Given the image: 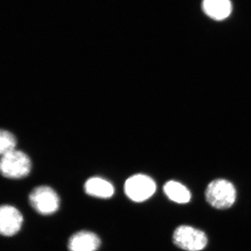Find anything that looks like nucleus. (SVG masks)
I'll return each mask as SVG.
<instances>
[{"instance_id":"nucleus-1","label":"nucleus","mask_w":251,"mask_h":251,"mask_svg":"<svg viewBox=\"0 0 251 251\" xmlns=\"http://www.w3.org/2000/svg\"><path fill=\"white\" fill-rule=\"evenodd\" d=\"M205 196L207 202L216 209H228L235 202L236 190L227 180L216 179L208 185Z\"/></svg>"},{"instance_id":"nucleus-2","label":"nucleus","mask_w":251,"mask_h":251,"mask_svg":"<svg viewBox=\"0 0 251 251\" xmlns=\"http://www.w3.org/2000/svg\"><path fill=\"white\" fill-rule=\"evenodd\" d=\"M31 168L30 159L23 151L16 150L1 156L0 169L5 177L9 179L25 177L30 173Z\"/></svg>"},{"instance_id":"nucleus-3","label":"nucleus","mask_w":251,"mask_h":251,"mask_svg":"<svg viewBox=\"0 0 251 251\" xmlns=\"http://www.w3.org/2000/svg\"><path fill=\"white\" fill-rule=\"evenodd\" d=\"M173 242L176 247L187 251H202L207 244L205 233L191 226H181L175 229Z\"/></svg>"},{"instance_id":"nucleus-4","label":"nucleus","mask_w":251,"mask_h":251,"mask_svg":"<svg viewBox=\"0 0 251 251\" xmlns=\"http://www.w3.org/2000/svg\"><path fill=\"white\" fill-rule=\"evenodd\" d=\"M156 183L148 175L138 174L130 176L125 185L126 194L131 201L144 202L151 197L156 191Z\"/></svg>"},{"instance_id":"nucleus-5","label":"nucleus","mask_w":251,"mask_h":251,"mask_svg":"<svg viewBox=\"0 0 251 251\" xmlns=\"http://www.w3.org/2000/svg\"><path fill=\"white\" fill-rule=\"evenodd\" d=\"M31 206L42 215H50L58 210L59 198L57 193L49 186L34 188L29 195Z\"/></svg>"},{"instance_id":"nucleus-6","label":"nucleus","mask_w":251,"mask_h":251,"mask_svg":"<svg viewBox=\"0 0 251 251\" xmlns=\"http://www.w3.org/2000/svg\"><path fill=\"white\" fill-rule=\"evenodd\" d=\"M23 223L21 213L14 206L3 205L0 209V232L2 235L11 237L19 232Z\"/></svg>"},{"instance_id":"nucleus-7","label":"nucleus","mask_w":251,"mask_h":251,"mask_svg":"<svg viewBox=\"0 0 251 251\" xmlns=\"http://www.w3.org/2000/svg\"><path fill=\"white\" fill-rule=\"evenodd\" d=\"M100 244V239L97 234L81 231L70 238L68 247L70 251H97Z\"/></svg>"},{"instance_id":"nucleus-8","label":"nucleus","mask_w":251,"mask_h":251,"mask_svg":"<svg viewBox=\"0 0 251 251\" xmlns=\"http://www.w3.org/2000/svg\"><path fill=\"white\" fill-rule=\"evenodd\" d=\"M85 191L89 196L93 197L108 199L115 193V188L111 183L100 177H92L87 180L85 184Z\"/></svg>"},{"instance_id":"nucleus-9","label":"nucleus","mask_w":251,"mask_h":251,"mask_svg":"<svg viewBox=\"0 0 251 251\" xmlns=\"http://www.w3.org/2000/svg\"><path fill=\"white\" fill-rule=\"evenodd\" d=\"M202 9L209 17L223 21L232 12V4L229 0H203Z\"/></svg>"},{"instance_id":"nucleus-10","label":"nucleus","mask_w":251,"mask_h":251,"mask_svg":"<svg viewBox=\"0 0 251 251\" xmlns=\"http://www.w3.org/2000/svg\"><path fill=\"white\" fill-rule=\"evenodd\" d=\"M164 192L172 201L186 204L191 200V195L187 188L177 181H170L164 186Z\"/></svg>"},{"instance_id":"nucleus-11","label":"nucleus","mask_w":251,"mask_h":251,"mask_svg":"<svg viewBox=\"0 0 251 251\" xmlns=\"http://www.w3.org/2000/svg\"><path fill=\"white\" fill-rule=\"evenodd\" d=\"M16 138L12 133L6 130H1L0 133V152L1 156L16 150Z\"/></svg>"}]
</instances>
